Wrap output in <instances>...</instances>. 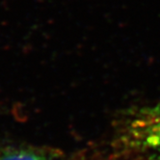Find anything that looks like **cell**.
Instances as JSON below:
<instances>
[{
  "label": "cell",
  "instance_id": "6da1fadb",
  "mask_svg": "<svg viewBox=\"0 0 160 160\" xmlns=\"http://www.w3.org/2000/svg\"><path fill=\"white\" fill-rule=\"evenodd\" d=\"M142 142L152 150L160 152V112L152 117L140 130Z\"/></svg>",
  "mask_w": 160,
  "mask_h": 160
},
{
  "label": "cell",
  "instance_id": "7a4b0ae2",
  "mask_svg": "<svg viewBox=\"0 0 160 160\" xmlns=\"http://www.w3.org/2000/svg\"><path fill=\"white\" fill-rule=\"evenodd\" d=\"M0 160H52L36 151L21 148H8L0 151Z\"/></svg>",
  "mask_w": 160,
  "mask_h": 160
}]
</instances>
